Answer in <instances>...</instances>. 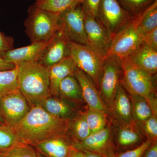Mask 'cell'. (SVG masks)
<instances>
[{"mask_svg": "<svg viewBox=\"0 0 157 157\" xmlns=\"http://www.w3.org/2000/svg\"><path fill=\"white\" fill-rule=\"evenodd\" d=\"M70 121L51 115L39 104L31 107L13 129L21 142L33 146L52 137L67 135Z\"/></svg>", "mask_w": 157, "mask_h": 157, "instance_id": "obj_1", "label": "cell"}, {"mask_svg": "<svg viewBox=\"0 0 157 157\" xmlns=\"http://www.w3.org/2000/svg\"><path fill=\"white\" fill-rule=\"evenodd\" d=\"M17 67L18 89L32 107L52 96L48 68L38 62H28Z\"/></svg>", "mask_w": 157, "mask_h": 157, "instance_id": "obj_2", "label": "cell"}, {"mask_svg": "<svg viewBox=\"0 0 157 157\" xmlns=\"http://www.w3.org/2000/svg\"><path fill=\"white\" fill-rule=\"evenodd\" d=\"M122 74L120 83L129 95H138L145 98L153 115L157 116V100L154 76L136 66L130 58L121 59Z\"/></svg>", "mask_w": 157, "mask_h": 157, "instance_id": "obj_3", "label": "cell"}, {"mask_svg": "<svg viewBox=\"0 0 157 157\" xmlns=\"http://www.w3.org/2000/svg\"><path fill=\"white\" fill-rule=\"evenodd\" d=\"M148 7L133 14L126 23L114 35L106 57L111 56L121 59L128 57L143 43L144 35L139 29V24Z\"/></svg>", "mask_w": 157, "mask_h": 157, "instance_id": "obj_4", "label": "cell"}, {"mask_svg": "<svg viewBox=\"0 0 157 157\" xmlns=\"http://www.w3.org/2000/svg\"><path fill=\"white\" fill-rule=\"evenodd\" d=\"M59 14L39 8L36 3L30 6L24 25L31 43L47 42L52 39L59 30Z\"/></svg>", "mask_w": 157, "mask_h": 157, "instance_id": "obj_5", "label": "cell"}, {"mask_svg": "<svg viewBox=\"0 0 157 157\" xmlns=\"http://www.w3.org/2000/svg\"><path fill=\"white\" fill-rule=\"evenodd\" d=\"M70 57L76 67L93 79L98 90L104 60L87 45L71 41Z\"/></svg>", "mask_w": 157, "mask_h": 157, "instance_id": "obj_6", "label": "cell"}, {"mask_svg": "<svg viewBox=\"0 0 157 157\" xmlns=\"http://www.w3.org/2000/svg\"><path fill=\"white\" fill-rule=\"evenodd\" d=\"M122 74L121 59L114 56L104 59L98 91L108 111Z\"/></svg>", "mask_w": 157, "mask_h": 157, "instance_id": "obj_7", "label": "cell"}, {"mask_svg": "<svg viewBox=\"0 0 157 157\" xmlns=\"http://www.w3.org/2000/svg\"><path fill=\"white\" fill-rule=\"evenodd\" d=\"M85 13L81 5L59 14V31L72 42L87 45L85 30Z\"/></svg>", "mask_w": 157, "mask_h": 157, "instance_id": "obj_8", "label": "cell"}, {"mask_svg": "<svg viewBox=\"0 0 157 157\" xmlns=\"http://www.w3.org/2000/svg\"><path fill=\"white\" fill-rule=\"evenodd\" d=\"M85 30L87 45L102 59L109 52L113 36L95 17L85 14Z\"/></svg>", "mask_w": 157, "mask_h": 157, "instance_id": "obj_9", "label": "cell"}, {"mask_svg": "<svg viewBox=\"0 0 157 157\" xmlns=\"http://www.w3.org/2000/svg\"><path fill=\"white\" fill-rule=\"evenodd\" d=\"M31 107L18 89L0 99V113L6 124L13 128L26 115Z\"/></svg>", "mask_w": 157, "mask_h": 157, "instance_id": "obj_10", "label": "cell"}, {"mask_svg": "<svg viewBox=\"0 0 157 157\" xmlns=\"http://www.w3.org/2000/svg\"><path fill=\"white\" fill-rule=\"evenodd\" d=\"M132 15L121 7L117 0H101L97 19L113 37Z\"/></svg>", "mask_w": 157, "mask_h": 157, "instance_id": "obj_11", "label": "cell"}, {"mask_svg": "<svg viewBox=\"0 0 157 157\" xmlns=\"http://www.w3.org/2000/svg\"><path fill=\"white\" fill-rule=\"evenodd\" d=\"M110 125L91 134L80 141H73V146L79 151H86L104 157L109 152L115 153V147Z\"/></svg>", "mask_w": 157, "mask_h": 157, "instance_id": "obj_12", "label": "cell"}, {"mask_svg": "<svg viewBox=\"0 0 157 157\" xmlns=\"http://www.w3.org/2000/svg\"><path fill=\"white\" fill-rule=\"evenodd\" d=\"M70 42L61 32L58 31L45 47L38 63L48 68L70 57Z\"/></svg>", "mask_w": 157, "mask_h": 157, "instance_id": "obj_13", "label": "cell"}, {"mask_svg": "<svg viewBox=\"0 0 157 157\" xmlns=\"http://www.w3.org/2000/svg\"><path fill=\"white\" fill-rule=\"evenodd\" d=\"M73 76L80 85L83 100L87 104L89 109L108 113L107 106L102 100L93 79L77 68Z\"/></svg>", "mask_w": 157, "mask_h": 157, "instance_id": "obj_14", "label": "cell"}, {"mask_svg": "<svg viewBox=\"0 0 157 157\" xmlns=\"http://www.w3.org/2000/svg\"><path fill=\"white\" fill-rule=\"evenodd\" d=\"M50 40L45 42H33L27 46L13 48L4 54L2 58L15 65L28 62H38Z\"/></svg>", "mask_w": 157, "mask_h": 157, "instance_id": "obj_15", "label": "cell"}, {"mask_svg": "<svg viewBox=\"0 0 157 157\" xmlns=\"http://www.w3.org/2000/svg\"><path fill=\"white\" fill-rule=\"evenodd\" d=\"M109 112L112 113L118 124H132L135 123L132 118L128 94L120 83L116 91Z\"/></svg>", "mask_w": 157, "mask_h": 157, "instance_id": "obj_16", "label": "cell"}, {"mask_svg": "<svg viewBox=\"0 0 157 157\" xmlns=\"http://www.w3.org/2000/svg\"><path fill=\"white\" fill-rule=\"evenodd\" d=\"M115 140V154L130 150L140 145L144 141L136 124H118Z\"/></svg>", "mask_w": 157, "mask_h": 157, "instance_id": "obj_17", "label": "cell"}, {"mask_svg": "<svg viewBox=\"0 0 157 157\" xmlns=\"http://www.w3.org/2000/svg\"><path fill=\"white\" fill-rule=\"evenodd\" d=\"M46 157H68L73 148V141L68 135L52 137L33 146Z\"/></svg>", "mask_w": 157, "mask_h": 157, "instance_id": "obj_18", "label": "cell"}, {"mask_svg": "<svg viewBox=\"0 0 157 157\" xmlns=\"http://www.w3.org/2000/svg\"><path fill=\"white\" fill-rule=\"evenodd\" d=\"M128 57L141 70L152 76L156 75L157 50L143 42Z\"/></svg>", "mask_w": 157, "mask_h": 157, "instance_id": "obj_19", "label": "cell"}, {"mask_svg": "<svg viewBox=\"0 0 157 157\" xmlns=\"http://www.w3.org/2000/svg\"><path fill=\"white\" fill-rule=\"evenodd\" d=\"M40 105L51 115L68 120H71L79 111L73 104L52 96L43 100Z\"/></svg>", "mask_w": 157, "mask_h": 157, "instance_id": "obj_20", "label": "cell"}, {"mask_svg": "<svg viewBox=\"0 0 157 157\" xmlns=\"http://www.w3.org/2000/svg\"><path fill=\"white\" fill-rule=\"evenodd\" d=\"M76 68L70 57L48 67L52 96L59 98L60 83L67 76H73Z\"/></svg>", "mask_w": 157, "mask_h": 157, "instance_id": "obj_21", "label": "cell"}, {"mask_svg": "<svg viewBox=\"0 0 157 157\" xmlns=\"http://www.w3.org/2000/svg\"><path fill=\"white\" fill-rule=\"evenodd\" d=\"M59 98L77 107L85 103L80 85L74 76H67L60 82Z\"/></svg>", "mask_w": 157, "mask_h": 157, "instance_id": "obj_22", "label": "cell"}, {"mask_svg": "<svg viewBox=\"0 0 157 157\" xmlns=\"http://www.w3.org/2000/svg\"><path fill=\"white\" fill-rule=\"evenodd\" d=\"M129 96L131 101L132 118L137 126L140 127L153 115L152 111L144 97L134 94L129 95Z\"/></svg>", "mask_w": 157, "mask_h": 157, "instance_id": "obj_23", "label": "cell"}, {"mask_svg": "<svg viewBox=\"0 0 157 157\" xmlns=\"http://www.w3.org/2000/svg\"><path fill=\"white\" fill-rule=\"evenodd\" d=\"M90 134L84 112L78 111L75 117L70 121L68 136L73 142L84 140Z\"/></svg>", "mask_w": 157, "mask_h": 157, "instance_id": "obj_24", "label": "cell"}, {"mask_svg": "<svg viewBox=\"0 0 157 157\" xmlns=\"http://www.w3.org/2000/svg\"><path fill=\"white\" fill-rule=\"evenodd\" d=\"M82 0H36V4L41 9L59 14L81 5Z\"/></svg>", "mask_w": 157, "mask_h": 157, "instance_id": "obj_25", "label": "cell"}, {"mask_svg": "<svg viewBox=\"0 0 157 157\" xmlns=\"http://www.w3.org/2000/svg\"><path fill=\"white\" fill-rule=\"evenodd\" d=\"M18 89L17 67L0 71V99Z\"/></svg>", "mask_w": 157, "mask_h": 157, "instance_id": "obj_26", "label": "cell"}, {"mask_svg": "<svg viewBox=\"0 0 157 157\" xmlns=\"http://www.w3.org/2000/svg\"><path fill=\"white\" fill-rule=\"evenodd\" d=\"M84 113L91 134L101 131L107 125V113L89 109Z\"/></svg>", "mask_w": 157, "mask_h": 157, "instance_id": "obj_27", "label": "cell"}, {"mask_svg": "<svg viewBox=\"0 0 157 157\" xmlns=\"http://www.w3.org/2000/svg\"><path fill=\"white\" fill-rule=\"evenodd\" d=\"M37 155L38 152L34 147L21 141L0 152V157H37Z\"/></svg>", "mask_w": 157, "mask_h": 157, "instance_id": "obj_28", "label": "cell"}, {"mask_svg": "<svg viewBox=\"0 0 157 157\" xmlns=\"http://www.w3.org/2000/svg\"><path fill=\"white\" fill-rule=\"evenodd\" d=\"M139 28L143 35L157 28V0L147 8Z\"/></svg>", "mask_w": 157, "mask_h": 157, "instance_id": "obj_29", "label": "cell"}, {"mask_svg": "<svg viewBox=\"0 0 157 157\" xmlns=\"http://www.w3.org/2000/svg\"><path fill=\"white\" fill-rule=\"evenodd\" d=\"M14 130L6 125H0V151L5 150L19 142Z\"/></svg>", "mask_w": 157, "mask_h": 157, "instance_id": "obj_30", "label": "cell"}, {"mask_svg": "<svg viewBox=\"0 0 157 157\" xmlns=\"http://www.w3.org/2000/svg\"><path fill=\"white\" fill-rule=\"evenodd\" d=\"M121 7L133 15L143 11L156 0H117Z\"/></svg>", "mask_w": 157, "mask_h": 157, "instance_id": "obj_31", "label": "cell"}, {"mask_svg": "<svg viewBox=\"0 0 157 157\" xmlns=\"http://www.w3.org/2000/svg\"><path fill=\"white\" fill-rule=\"evenodd\" d=\"M142 128L147 140L152 141L157 139V116L152 115L140 127Z\"/></svg>", "mask_w": 157, "mask_h": 157, "instance_id": "obj_32", "label": "cell"}, {"mask_svg": "<svg viewBox=\"0 0 157 157\" xmlns=\"http://www.w3.org/2000/svg\"><path fill=\"white\" fill-rule=\"evenodd\" d=\"M152 142L151 140L147 139L135 148L115 154V157H143L144 152Z\"/></svg>", "mask_w": 157, "mask_h": 157, "instance_id": "obj_33", "label": "cell"}, {"mask_svg": "<svg viewBox=\"0 0 157 157\" xmlns=\"http://www.w3.org/2000/svg\"><path fill=\"white\" fill-rule=\"evenodd\" d=\"M101 0H82L81 6L86 14L98 18V11Z\"/></svg>", "mask_w": 157, "mask_h": 157, "instance_id": "obj_34", "label": "cell"}, {"mask_svg": "<svg viewBox=\"0 0 157 157\" xmlns=\"http://www.w3.org/2000/svg\"><path fill=\"white\" fill-rule=\"evenodd\" d=\"M14 40L12 37L7 36L0 32V58L7 52L13 49Z\"/></svg>", "mask_w": 157, "mask_h": 157, "instance_id": "obj_35", "label": "cell"}, {"mask_svg": "<svg viewBox=\"0 0 157 157\" xmlns=\"http://www.w3.org/2000/svg\"><path fill=\"white\" fill-rule=\"evenodd\" d=\"M143 42L157 50V28L144 34Z\"/></svg>", "mask_w": 157, "mask_h": 157, "instance_id": "obj_36", "label": "cell"}, {"mask_svg": "<svg viewBox=\"0 0 157 157\" xmlns=\"http://www.w3.org/2000/svg\"><path fill=\"white\" fill-rule=\"evenodd\" d=\"M143 157H157V140L152 142L144 152Z\"/></svg>", "mask_w": 157, "mask_h": 157, "instance_id": "obj_37", "label": "cell"}, {"mask_svg": "<svg viewBox=\"0 0 157 157\" xmlns=\"http://www.w3.org/2000/svg\"><path fill=\"white\" fill-rule=\"evenodd\" d=\"M16 66L14 64L6 61L0 58V71L12 70L14 69Z\"/></svg>", "mask_w": 157, "mask_h": 157, "instance_id": "obj_38", "label": "cell"}, {"mask_svg": "<svg viewBox=\"0 0 157 157\" xmlns=\"http://www.w3.org/2000/svg\"><path fill=\"white\" fill-rule=\"evenodd\" d=\"M68 157H85L83 153L73 147L71 150Z\"/></svg>", "mask_w": 157, "mask_h": 157, "instance_id": "obj_39", "label": "cell"}, {"mask_svg": "<svg viewBox=\"0 0 157 157\" xmlns=\"http://www.w3.org/2000/svg\"><path fill=\"white\" fill-rule=\"evenodd\" d=\"M81 151L83 153L85 157H103L100 155L91 152L86 151Z\"/></svg>", "mask_w": 157, "mask_h": 157, "instance_id": "obj_40", "label": "cell"}, {"mask_svg": "<svg viewBox=\"0 0 157 157\" xmlns=\"http://www.w3.org/2000/svg\"><path fill=\"white\" fill-rule=\"evenodd\" d=\"M7 125L6 124V123H5V121H4V119L1 115V113H0V125Z\"/></svg>", "mask_w": 157, "mask_h": 157, "instance_id": "obj_41", "label": "cell"}, {"mask_svg": "<svg viewBox=\"0 0 157 157\" xmlns=\"http://www.w3.org/2000/svg\"><path fill=\"white\" fill-rule=\"evenodd\" d=\"M103 157H115V153L113 152H111Z\"/></svg>", "mask_w": 157, "mask_h": 157, "instance_id": "obj_42", "label": "cell"}, {"mask_svg": "<svg viewBox=\"0 0 157 157\" xmlns=\"http://www.w3.org/2000/svg\"><path fill=\"white\" fill-rule=\"evenodd\" d=\"M38 152V151H37ZM37 157H45V156L41 154H40V153L38 152V155H37Z\"/></svg>", "mask_w": 157, "mask_h": 157, "instance_id": "obj_43", "label": "cell"}, {"mask_svg": "<svg viewBox=\"0 0 157 157\" xmlns=\"http://www.w3.org/2000/svg\"><path fill=\"white\" fill-rule=\"evenodd\" d=\"M0 152H1V151H0Z\"/></svg>", "mask_w": 157, "mask_h": 157, "instance_id": "obj_44", "label": "cell"}]
</instances>
